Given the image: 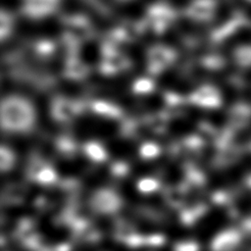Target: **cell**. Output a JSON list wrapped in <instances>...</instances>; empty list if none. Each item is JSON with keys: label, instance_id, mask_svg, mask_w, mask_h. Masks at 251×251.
<instances>
[{"label": "cell", "instance_id": "6da1fadb", "mask_svg": "<svg viewBox=\"0 0 251 251\" xmlns=\"http://www.w3.org/2000/svg\"><path fill=\"white\" fill-rule=\"evenodd\" d=\"M36 110L31 101L20 94H9L0 104V122L3 129L10 132H25L36 122Z\"/></svg>", "mask_w": 251, "mask_h": 251}, {"label": "cell", "instance_id": "7a4b0ae2", "mask_svg": "<svg viewBox=\"0 0 251 251\" xmlns=\"http://www.w3.org/2000/svg\"><path fill=\"white\" fill-rule=\"evenodd\" d=\"M228 61L236 72L251 76V35L249 33L234 41L228 52Z\"/></svg>", "mask_w": 251, "mask_h": 251}, {"label": "cell", "instance_id": "3957f363", "mask_svg": "<svg viewBox=\"0 0 251 251\" xmlns=\"http://www.w3.org/2000/svg\"><path fill=\"white\" fill-rule=\"evenodd\" d=\"M59 0H26L25 11L30 16H44L54 11Z\"/></svg>", "mask_w": 251, "mask_h": 251}, {"label": "cell", "instance_id": "277c9868", "mask_svg": "<svg viewBox=\"0 0 251 251\" xmlns=\"http://www.w3.org/2000/svg\"><path fill=\"white\" fill-rule=\"evenodd\" d=\"M138 189L141 192L148 193L154 191L158 187V182L156 179L151 178V177H144L138 181Z\"/></svg>", "mask_w": 251, "mask_h": 251}, {"label": "cell", "instance_id": "5b68a950", "mask_svg": "<svg viewBox=\"0 0 251 251\" xmlns=\"http://www.w3.org/2000/svg\"><path fill=\"white\" fill-rule=\"evenodd\" d=\"M237 206L242 213H251V190L243 193V195L238 199Z\"/></svg>", "mask_w": 251, "mask_h": 251}, {"label": "cell", "instance_id": "8992f818", "mask_svg": "<svg viewBox=\"0 0 251 251\" xmlns=\"http://www.w3.org/2000/svg\"><path fill=\"white\" fill-rule=\"evenodd\" d=\"M56 177L55 172L49 168L42 169L37 174V179L39 182L42 183H50L52 182Z\"/></svg>", "mask_w": 251, "mask_h": 251}, {"label": "cell", "instance_id": "52a82bcc", "mask_svg": "<svg viewBox=\"0 0 251 251\" xmlns=\"http://www.w3.org/2000/svg\"><path fill=\"white\" fill-rule=\"evenodd\" d=\"M88 153H89V156H91V158L96 161H101V160L105 159L104 152L96 146H93L92 148H90L88 150Z\"/></svg>", "mask_w": 251, "mask_h": 251}, {"label": "cell", "instance_id": "ba28073f", "mask_svg": "<svg viewBox=\"0 0 251 251\" xmlns=\"http://www.w3.org/2000/svg\"><path fill=\"white\" fill-rule=\"evenodd\" d=\"M176 251H197V248L194 243H179Z\"/></svg>", "mask_w": 251, "mask_h": 251}, {"label": "cell", "instance_id": "9c48e42d", "mask_svg": "<svg viewBox=\"0 0 251 251\" xmlns=\"http://www.w3.org/2000/svg\"><path fill=\"white\" fill-rule=\"evenodd\" d=\"M238 4L245 10L251 11V0H236Z\"/></svg>", "mask_w": 251, "mask_h": 251}, {"label": "cell", "instance_id": "30bf717a", "mask_svg": "<svg viewBox=\"0 0 251 251\" xmlns=\"http://www.w3.org/2000/svg\"><path fill=\"white\" fill-rule=\"evenodd\" d=\"M248 33L251 35V19H250V22H249V28H248Z\"/></svg>", "mask_w": 251, "mask_h": 251}, {"label": "cell", "instance_id": "8fae6325", "mask_svg": "<svg viewBox=\"0 0 251 251\" xmlns=\"http://www.w3.org/2000/svg\"><path fill=\"white\" fill-rule=\"evenodd\" d=\"M118 1H121V2H127V1H130V0H118Z\"/></svg>", "mask_w": 251, "mask_h": 251}]
</instances>
